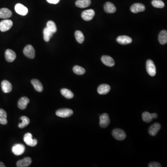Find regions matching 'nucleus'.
I'll return each mask as SVG.
<instances>
[{
    "instance_id": "obj_1",
    "label": "nucleus",
    "mask_w": 167,
    "mask_h": 167,
    "mask_svg": "<svg viewBox=\"0 0 167 167\" xmlns=\"http://www.w3.org/2000/svg\"><path fill=\"white\" fill-rule=\"evenodd\" d=\"M23 54L27 57L33 59L35 58V51L34 47L31 45H28L23 49Z\"/></svg>"
},
{
    "instance_id": "obj_2",
    "label": "nucleus",
    "mask_w": 167,
    "mask_h": 167,
    "mask_svg": "<svg viewBox=\"0 0 167 167\" xmlns=\"http://www.w3.org/2000/svg\"><path fill=\"white\" fill-rule=\"evenodd\" d=\"M146 70L150 76H155L156 74V67L153 62L151 59H149L147 61Z\"/></svg>"
},
{
    "instance_id": "obj_3",
    "label": "nucleus",
    "mask_w": 167,
    "mask_h": 167,
    "mask_svg": "<svg viewBox=\"0 0 167 167\" xmlns=\"http://www.w3.org/2000/svg\"><path fill=\"white\" fill-rule=\"evenodd\" d=\"M113 136L118 140L122 141L125 139L126 134L123 130L120 129H116L112 132Z\"/></svg>"
},
{
    "instance_id": "obj_4",
    "label": "nucleus",
    "mask_w": 167,
    "mask_h": 167,
    "mask_svg": "<svg viewBox=\"0 0 167 167\" xmlns=\"http://www.w3.org/2000/svg\"><path fill=\"white\" fill-rule=\"evenodd\" d=\"M13 23L10 20H5L0 22V31L6 32L8 31L13 26Z\"/></svg>"
},
{
    "instance_id": "obj_5",
    "label": "nucleus",
    "mask_w": 167,
    "mask_h": 167,
    "mask_svg": "<svg viewBox=\"0 0 167 167\" xmlns=\"http://www.w3.org/2000/svg\"><path fill=\"white\" fill-rule=\"evenodd\" d=\"M24 141L28 145L31 147L36 145L38 142L36 139H33L32 135L30 133H28L24 135Z\"/></svg>"
},
{
    "instance_id": "obj_6",
    "label": "nucleus",
    "mask_w": 167,
    "mask_h": 167,
    "mask_svg": "<svg viewBox=\"0 0 167 167\" xmlns=\"http://www.w3.org/2000/svg\"><path fill=\"white\" fill-rule=\"evenodd\" d=\"M73 113V112L72 110L70 109H59L56 112V115L61 118H67L70 117Z\"/></svg>"
},
{
    "instance_id": "obj_7",
    "label": "nucleus",
    "mask_w": 167,
    "mask_h": 167,
    "mask_svg": "<svg viewBox=\"0 0 167 167\" xmlns=\"http://www.w3.org/2000/svg\"><path fill=\"white\" fill-rule=\"evenodd\" d=\"M95 11L93 9H88L85 10L81 14V17L85 21H90L93 19L95 16Z\"/></svg>"
},
{
    "instance_id": "obj_8",
    "label": "nucleus",
    "mask_w": 167,
    "mask_h": 167,
    "mask_svg": "<svg viewBox=\"0 0 167 167\" xmlns=\"http://www.w3.org/2000/svg\"><path fill=\"white\" fill-rule=\"evenodd\" d=\"M100 125L101 127L103 128L106 127L109 125L110 123V119L109 115L107 113H104L100 116L99 118Z\"/></svg>"
},
{
    "instance_id": "obj_9",
    "label": "nucleus",
    "mask_w": 167,
    "mask_h": 167,
    "mask_svg": "<svg viewBox=\"0 0 167 167\" xmlns=\"http://www.w3.org/2000/svg\"><path fill=\"white\" fill-rule=\"evenodd\" d=\"M12 152L16 155H20L24 153L25 150V147L22 144H16L13 146L12 148Z\"/></svg>"
},
{
    "instance_id": "obj_10",
    "label": "nucleus",
    "mask_w": 167,
    "mask_h": 167,
    "mask_svg": "<svg viewBox=\"0 0 167 167\" xmlns=\"http://www.w3.org/2000/svg\"><path fill=\"white\" fill-rule=\"evenodd\" d=\"M15 10L19 15L25 16L28 13V9L22 4L18 3L15 6Z\"/></svg>"
},
{
    "instance_id": "obj_11",
    "label": "nucleus",
    "mask_w": 167,
    "mask_h": 167,
    "mask_svg": "<svg viewBox=\"0 0 167 167\" xmlns=\"http://www.w3.org/2000/svg\"><path fill=\"white\" fill-rule=\"evenodd\" d=\"M5 57L7 62H12L16 58V55L14 51L8 49L5 51Z\"/></svg>"
},
{
    "instance_id": "obj_12",
    "label": "nucleus",
    "mask_w": 167,
    "mask_h": 167,
    "mask_svg": "<svg viewBox=\"0 0 167 167\" xmlns=\"http://www.w3.org/2000/svg\"><path fill=\"white\" fill-rule=\"evenodd\" d=\"M145 10V7L141 3H135L131 7V10L132 13L136 14L139 12H143Z\"/></svg>"
},
{
    "instance_id": "obj_13",
    "label": "nucleus",
    "mask_w": 167,
    "mask_h": 167,
    "mask_svg": "<svg viewBox=\"0 0 167 167\" xmlns=\"http://www.w3.org/2000/svg\"><path fill=\"white\" fill-rule=\"evenodd\" d=\"M1 87L2 91L5 93L11 92L12 90V85L8 80H3L1 83Z\"/></svg>"
},
{
    "instance_id": "obj_14",
    "label": "nucleus",
    "mask_w": 167,
    "mask_h": 167,
    "mask_svg": "<svg viewBox=\"0 0 167 167\" xmlns=\"http://www.w3.org/2000/svg\"><path fill=\"white\" fill-rule=\"evenodd\" d=\"M117 42L120 44L127 45L131 43L132 40L131 37L128 36H119L117 38Z\"/></svg>"
},
{
    "instance_id": "obj_15",
    "label": "nucleus",
    "mask_w": 167,
    "mask_h": 167,
    "mask_svg": "<svg viewBox=\"0 0 167 167\" xmlns=\"http://www.w3.org/2000/svg\"><path fill=\"white\" fill-rule=\"evenodd\" d=\"M161 127V126L159 123H155L149 128V133L150 135L155 136L157 134V133L160 129Z\"/></svg>"
},
{
    "instance_id": "obj_16",
    "label": "nucleus",
    "mask_w": 167,
    "mask_h": 167,
    "mask_svg": "<svg viewBox=\"0 0 167 167\" xmlns=\"http://www.w3.org/2000/svg\"><path fill=\"white\" fill-rule=\"evenodd\" d=\"M101 61L105 65L112 67L115 65V62L111 57L104 55L101 58Z\"/></svg>"
},
{
    "instance_id": "obj_17",
    "label": "nucleus",
    "mask_w": 167,
    "mask_h": 167,
    "mask_svg": "<svg viewBox=\"0 0 167 167\" xmlns=\"http://www.w3.org/2000/svg\"><path fill=\"white\" fill-rule=\"evenodd\" d=\"M32 163V159L30 157H25L24 159L18 161L16 163L18 167H28Z\"/></svg>"
},
{
    "instance_id": "obj_18",
    "label": "nucleus",
    "mask_w": 167,
    "mask_h": 167,
    "mask_svg": "<svg viewBox=\"0 0 167 167\" xmlns=\"http://www.w3.org/2000/svg\"><path fill=\"white\" fill-rule=\"evenodd\" d=\"M111 90L110 85L107 84H102L99 85L98 88V92L100 95L107 94Z\"/></svg>"
},
{
    "instance_id": "obj_19",
    "label": "nucleus",
    "mask_w": 167,
    "mask_h": 167,
    "mask_svg": "<svg viewBox=\"0 0 167 167\" xmlns=\"http://www.w3.org/2000/svg\"><path fill=\"white\" fill-rule=\"evenodd\" d=\"M29 103V99L27 97H24L21 98L18 101V107L21 110H24L27 107V105Z\"/></svg>"
},
{
    "instance_id": "obj_20",
    "label": "nucleus",
    "mask_w": 167,
    "mask_h": 167,
    "mask_svg": "<svg viewBox=\"0 0 167 167\" xmlns=\"http://www.w3.org/2000/svg\"><path fill=\"white\" fill-rule=\"evenodd\" d=\"M12 15V11L8 8H2L0 9V18L7 19L11 17Z\"/></svg>"
},
{
    "instance_id": "obj_21",
    "label": "nucleus",
    "mask_w": 167,
    "mask_h": 167,
    "mask_svg": "<svg viewBox=\"0 0 167 167\" xmlns=\"http://www.w3.org/2000/svg\"><path fill=\"white\" fill-rule=\"evenodd\" d=\"M104 10L106 13L112 14L116 12V8L112 2H107L104 5Z\"/></svg>"
},
{
    "instance_id": "obj_22",
    "label": "nucleus",
    "mask_w": 167,
    "mask_h": 167,
    "mask_svg": "<svg viewBox=\"0 0 167 167\" xmlns=\"http://www.w3.org/2000/svg\"><path fill=\"white\" fill-rule=\"evenodd\" d=\"M91 4V0H77L75 5L79 8H85L89 7Z\"/></svg>"
},
{
    "instance_id": "obj_23",
    "label": "nucleus",
    "mask_w": 167,
    "mask_h": 167,
    "mask_svg": "<svg viewBox=\"0 0 167 167\" xmlns=\"http://www.w3.org/2000/svg\"><path fill=\"white\" fill-rule=\"evenodd\" d=\"M31 83L34 86V88L36 91L38 92H42L43 90L42 83L39 80L36 79H33L31 80Z\"/></svg>"
},
{
    "instance_id": "obj_24",
    "label": "nucleus",
    "mask_w": 167,
    "mask_h": 167,
    "mask_svg": "<svg viewBox=\"0 0 167 167\" xmlns=\"http://www.w3.org/2000/svg\"><path fill=\"white\" fill-rule=\"evenodd\" d=\"M158 40L161 44L164 45L167 42V32L166 30H162L158 36Z\"/></svg>"
},
{
    "instance_id": "obj_25",
    "label": "nucleus",
    "mask_w": 167,
    "mask_h": 167,
    "mask_svg": "<svg viewBox=\"0 0 167 167\" xmlns=\"http://www.w3.org/2000/svg\"><path fill=\"white\" fill-rule=\"evenodd\" d=\"M54 34V33H52L47 27L45 28L43 30V37L44 41L45 42H49L50 40Z\"/></svg>"
},
{
    "instance_id": "obj_26",
    "label": "nucleus",
    "mask_w": 167,
    "mask_h": 167,
    "mask_svg": "<svg viewBox=\"0 0 167 167\" xmlns=\"http://www.w3.org/2000/svg\"><path fill=\"white\" fill-rule=\"evenodd\" d=\"M7 114L6 111L3 109H0V124L6 125L8 123Z\"/></svg>"
},
{
    "instance_id": "obj_27",
    "label": "nucleus",
    "mask_w": 167,
    "mask_h": 167,
    "mask_svg": "<svg viewBox=\"0 0 167 167\" xmlns=\"http://www.w3.org/2000/svg\"><path fill=\"white\" fill-rule=\"evenodd\" d=\"M60 92L63 96L68 99H71L74 97V94L72 92L68 89L63 88L61 90Z\"/></svg>"
},
{
    "instance_id": "obj_28",
    "label": "nucleus",
    "mask_w": 167,
    "mask_h": 167,
    "mask_svg": "<svg viewBox=\"0 0 167 167\" xmlns=\"http://www.w3.org/2000/svg\"><path fill=\"white\" fill-rule=\"evenodd\" d=\"M21 120H22V122L18 125V127L20 128H24L29 124V119L26 116H22L21 118Z\"/></svg>"
},
{
    "instance_id": "obj_29",
    "label": "nucleus",
    "mask_w": 167,
    "mask_h": 167,
    "mask_svg": "<svg viewBox=\"0 0 167 167\" xmlns=\"http://www.w3.org/2000/svg\"><path fill=\"white\" fill-rule=\"evenodd\" d=\"M142 119L144 122L149 123L151 122L153 120L152 114L148 112H145L142 114Z\"/></svg>"
},
{
    "instance_id": "obj_30",
    "label": "nucleus",
    "mask_w": 167,
    "mask_h": 167,
    "mask_svg": "<svg viewBox=\"0 0 167 167\" xmlns=\"http://www.w3.org/2000/svg\"><path fill=\"white\" fill-rule=\"evenodd\" d=\"M75 36L76 40L79 43L81 44L84 42L85 40V37L83 33L80 31H76L75 32Z\"/></svg>"
},
{
    "instance_id": "obj_31",
    "label": "nucleus",
    "mask_w": 167,
    "mask_h": 167,
    "mask_svg": "<svg viewBox=\"0 0 167 167\" xmlns=\"http://www.w3.org/2000/svg\"><path fill=\"white\" fill-rule=\"evenodd\" d=\"M73 71L75 74L79 75H83L85 72L84 68L78 65H75L73 67Z\"/></svg>"
},
{
    "instance_id": "obj_32",
    "label": "nucleus",
    "mask_w": 167,
    "mask_h": 167,
    "mask_svg": "<svg viewBox=\"0 0 167 167\" xmlns=\"http://www.w3.org/2000/svg\"><path fill=\"white\" fill-rule=\"evenodd\" d=\"M47 28L53 33H55L57 31V27L55 23L53 21H49L48 22Z\"/></svg>"
},
{
    "instance_id": "obj_33",
    "label": "nucleus",
    "mask_w": 167,
    "mask_h": 167,
    "mask_svg": "<svg viewBox=\"0 0 167 167\" xmlns=\"http://www.w3.org/2000/svg\"><path fill=\"white\" fill-rule=\"evenodd\" d=\"M151 4L156 8H163L164 7V2L162 0H153Z\"/></svg>"
},
{
    "instance_id": "obj_34",
    "label": "nucleus",
    "mask_w": 167,
    "mask_h": 167,
    "mask_svg": "<svg viewBox=\"0 0 167 167\" xmlns=\"http://www.w3.org/2000/svg\"><path fill=\"white\" fill-rule=\"evenodd\" d=\"M149 167H161L162 165L160 163L157 162H152L149 165Z\"/></svg>"
},
{
    "instance_id": "obj_35",
    "label": "nucleus",
    "mask_w": 167,
    "mask_h": 167,
    "mask_svg": "<svg viewBox=\"0 0 167 167\" xmlns=\"http://www.w3.org/2000/svg\"><path fill=\"white\" fill-rule=\"evenodd\" d=\"M47 2L51 4H56L59 2L60 0H47Z\"/></svg>"
},
{
    "instance_id": "obj_36",
    "label": "nucleus",
    "mask_w": 167,
    "mask_h": 167,
    "mask_svg": "<svg viewBox=\"0 0 167 167\" xmlns=\"http://www.w3.org/2000/svg\"><path fill=\"white\" fill-rule=\"evenodd\" d=\"M151 114H152V116L153 119H157V117H158V115H157V114L155 113H154Z\"/></svg>"
},
{
    "instance_id": "obj_37",
    "label": "nucleus",
    "mask_w": 167,
    "mask_h": 167,
    "mask_svg": "<svg viewBox=\"0 0 167 167\" xmlns=\"http://www.w3.org/2000/svg\"><path fill=\"white\" fill-rule=\"evenodd\" d=\"M5 165H4V163L2 162H0V167H5Z\"/></svg>"
}]
</instances>
